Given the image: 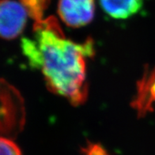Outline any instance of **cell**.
Returning a JSON list of instances; mask_svg holds the SVG:
<instances>
[{
	"label": "cell",
	"instance_id": "cell-1",
	"mask_svg": "<svg viewBox=\"0 0 155 155\" xmlns=\"http://www.w3.org/2000/svg\"><path fill=\"white\" fill-rule=\"evenodd\" d=\"M33 33L34 38L23 37L21 43L29 65L41 70L50 91L82 104L88 96L86 58L94 54L92 40L78 44L66 39L53 16L36 21Z\"/></svg>",
	"mask_w": 155,
	"mask_h": 155
},
{
	"label": "cell",
	"instance_id": "cell-4",
	"mask_svg": "<svg viewBox=\"0 0 155 155\" xmlns=\"http://www.w3.org/2000/svg\"><path fill=\"white\" fill-rule=\"evenodd\" d=\"M137 96L132 102V106L138 111L139 116H143L152 111V104L155 101V68L146 71L137 86Z\"/></svg>",
	"mask_w": 155,
	"mask_h": 155
},
{
	"label": "cell",
	"instance_id": "cell-2",
	"mask_svg": "<svg viewBox=\"0 0 155 155\" xmlns=\"http://www.w3.org/2000/svg\"><path fill=\"white\" fill-rule=\"evenodd\" d=\"M28 13L21 2L2 0L0 3V33L5 40L16 38L22 33Z\"/></svg>",
	"mask_w": 155,
	"mask_h": 155
},
{
	"label": "cell",
	"instance_id": "cell-3",
	"mask_svg": "<svg viewBox=\"0 0 155 155\" xmlns=\"http://www.w3.org/2000/svg\"><path fill=\"white\" fill-rule=\"evenodd\" d=\"M94 0H59L58 14L68 26H85L94 18Z\"/></svg>",
	"mask_w": 155,
	"mask_h": 155
},
{
	"label": "cell",
	"instance_id": "cell-7",
	"mask_svg": "<svg viewBox=\"0 0 155 155\" xmlns=\"http://www.w3.org/2000/svg\"><path fill=\"white\" fill-rule=\"evenodd\" d=\"M0 155H21L20 148L16 143L4 137H2L0 140Z\"/></svg>",
	"mask_w": 155,
	"mask_h": 155
},
{
	"label": "cell",
	"instance_id": "cell-5",
	"mask_svg": "<svg viewBox=\"0 0 155 155\" xmlns=\"http://www.w3.org/2000/svg\"><path fill=\"white\" fill-rule=\"evenodd\" d=\"M108 16L115 19H127L141 10L143 0H99Z\"/></svg>",
	"mask_w": 155,
	"mask_h": 155
},
{
	"label": "cell",
	"instance_id": "cell-8",
	"mask_svg": "<svg viewBox=\"0 0 155 155\" xmlns=\"http://www.w3.org/2000/svg\"><path fill=\"white\" fill-rule=\"evenodd\" d=\"M84 155H108L107 151L100 144L89 143L86 147L82 149Z\"/></svg>",
	"mask_w": 155,
	"mask_h": 155
},
{
	"label": "cell",
	"instance_id": "cell-6",
	"mask_svg": "<svg viewBox=\"0 0 155 155\" xmlns=\"http://www.w3.org/2000/svg\"><path fill=\"white\" fill-rule=\"evenodd\" d=\"M26 10L28 15L36 21L43 20L45 11L51 0H19Z\"/></svg>",
	"mask_w": 155,
	"mask_h": 155
}]
</instances>
